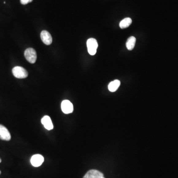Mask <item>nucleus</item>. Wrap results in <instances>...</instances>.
<instances>
[{
  "mask_svg": "<svg viewBox=\"0 0 178 178\" xmlns=\"http://www.w3.org/2000/svg\"><path fill=\"white\" fill-rule=\"evenodd\" d=\"M136 38L134 36H131L130 38H129L126 42V47L128 48V50H132L135 47V44H136Z\"/></svg>",
  "mask_w": 178,
  "mask_h": 178,
  "instance_id": "obj_11",
  "label": "nucleus"
},
{
  "mask_svg": "<svg viewBox=\"0 0 178 178\" xmlns=\"http://www.w3.org/2000/svg\"><path fill=\"white\" fill-rule=\"evenodd\" d=\"M87 46L89 54L91 56L95 55L98 47V42L96 39L94 38L89 39L87 42Z\"/></svg>",
  "mask_w": 178,
  "mask_h": 178,
  "instance_id": "obj_2",
  "label": "nucleus"
},
{
  "mask_svg": "<svg viewBox=\"0 0 178 178\" xmlns=\"http://www.w3.org/2000/svg\"><path fill=\"white\" fill-rule=\"evenodd\" d=\"M0 139L4 141H10L11 136L9 130L2 125H0Z\"/></svg>",
  "mask_w": 178,
  "mask_h": 178,
  "instance_id": "obj_6",
  "label": "nucleus"
},
{
  "mask_svg": "<svg viewBox=\"0 0 178 178\" xmlns=\"http://www.w3.org/2000/svg\"><path fill=\"white\" fill-rule=\"evenodd\" d=\"M41 122L47 130H51L53 129V124L51 118L48 116L46 115L44 116L41 120Z\"/></svg>",
  "mask_w": 178,
  "mask_h": 178,
  "instance_id": "obj_9",
  "label": "nucleus"
},
{
  "mask_svg": "<svg viewBox=\"0 0 178 178\" xmlns=\"http://www.w3.org/2000/svg\"><path fill=\"white\" fill-rule=\"evenodd\" d=\"M61 110L62 112L65 114H69L72 113L73 111V106L68 100L62 101L61 105Z\"/></svg>",
  "mask_w": 178,
  "mask_h": 178,
  "instance_id": "obj_4",
  "label": "nucleus"
},
{
  "mask_svg": "<svg viewBox=\"0 0 178 178\" xmlns=\"http://www.w3.org/2000/svg\"><path fill=\"white\" fill-rule=\"evenodd\" d=\"M32 1H33V0H29V3H30V2H32Z\"/></svg>",
  "mask_w": 178,
  "mask_h": 178,
  "instance_id": "obj_14",
  "label": "nucleus"
},
{
  "mask_svg": "<svg viewBox=\"0 0 178 178\" xmlns=\"http://www.w3.org/2000/svg\"><path fill=\"white\" fill-rule=\"evenodd\" d=\"M24 56L27 60L31 64H34L37 60V53L33 48H28L25 51Z\"/></svg>",
  "mask_w": 178,
  "mask_h": 178,
  "instance_id": "obj_3",
  "label": "nucleus"
},
{
  "mask_svg": "<svg viewBox=\"0 0 178 178\" xmlns=\"http://www.w3.org/2000/svg\"><path fill=\"white\" fill-rule=\"evenodd\" d=\"M41 38L44 44L50 45L52 43V37L50 33L47 31H42L41 33Z\"/></svg>",
  "mask_w": 178,
  "mask_h": 178,
  "instance_id": "obj_7",
  "label": "nucleus"
},
{
  "mask_svg": "<svg viewBox=\"0 0 178 178\" xmlns=\"http://www.w3.org/2000/svg\"><path fill=\"white\" fill-rule=\"evenodd\" d=\"M1 174V171H0V174Z\"/></svg>",
  "mask_w": 178,
  "mask_h": 178,
  "instance_id": "obj_16",
  "label": "nucleus"
},
{
  "mask_svg": "<svg viewBox=\"0 0 178 178\" xmlns=\"http://www.w3.org/2000/svg\"><path fill=\"white\" fill-rule=\"evenodd\" d=\"M132 19L129 17L125 18L120 22V27L121 29L127 28L132 23Z\"/></svg>",
  "mask_w": 178,
  "mask_h": 178,
  "instance_id": "obj_12",
  "label": "nucleus"
},
{
  "mask_svg": "<svg viewBox=\"0 0 178 178\" xmlns=\"http://www.w3.org/2000/svg\"><path fill=\"white\" fill-rule=\"evenodd\" d=\"M31 163L35 167H39L44 161V158L41 154H35L31 158Z\"/></svg>",
  "mask_w": 178,
  "mask_h": 178,
  "instance_id": "obj_5",
  "label": "nucleus"
},
{
  "mask_svg": "<svg viewBox=\"0 0 178 178\" xmlns=\"http://www.w3.org/2000/svg\"><path fill=\"white\" fill-rule=\"evenodd\" d=\"M1 161H2L1 159V158H0V163H1Z\"/></svg>",
  "mask_w": 178,
  "mask_h": 178,
  "instance_id": "obj_15",
  "label": "nucleus"
},
{
  "mask_svg": "<svg viewBox=\"0 0 178 178\" xmlns=\"http://www.w3.org/2000/svg\"><path fill=\"white\" fill-rule=\"evenodd\" d=\"M21 3L22 5H26L29 3V0H21Z\"/></svg>",
  "mask_w": 178,
  "mask_h": 178,
  "instance_id": "obj_13",
  "label": "nucleus"
},
{
  "mask_svg": "<svg viewBox=\"0 0 178 178\" xmlns=\"http://www.w3.org/2000/svg\"><path fill=\"white\" fill-rule=\"evenodd\" d=\"M83 178H105L103 173L96 170H91L85 175Z\"/></svg>",
  "mask_w": 178,
  "mask_h": 178,
  "instance_id": "obj_8",
  "label": "nucleus"
},
{
  "mask_svg": "<svg viewBox=\"0 0 178 178\" xmlns=\"http://www.w3.org/2000/svg\"><path fill=\"white\" fill-rule=\"evenodd\" d=\"M120 85V81L118 80H115L111 82L108 85V90L111 92H115L118 89Z\"/></svg>",
  "mask_w": 178,
  "mask_h": 178,
  "instance_id": "obj_10",
  "label": "nucleus"
},
{
  "mask_svg": "<svg viewBox=\"0 0 178 178\" xmlns=\"http://www.w3.org/2000/svg\"><path fill=\"white\" fill-rule=\"evenodd\" d=\"M13 75L18 79H23L28 76V72L26 69L21 66H15L12 70Z\"/></svg>",
  "mask_w": 178,
  "mask_h": 178,
  "instance_id": "obj_1",
  "label": "nucleus"
}]
</instances>
